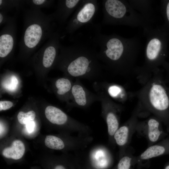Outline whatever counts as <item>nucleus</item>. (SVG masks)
Listing matches in <instances>:
<instances>
[{"label":"nucleus","mask_w":169,"mask_h":169,"mask_svg":"<svg viewBox=\"0 0 169 169\" xmlns=\"http://www.w3.org/2000/svg\"><path fill=\"white\" fill-rule=\"evenodd\" d=\"M73 84L71 81L68 79L62 78L57 79L55 83L57 94L59 96H63L70 93Z\"/></svg>","instance_id":"21"},{"label":"nucleus","mask_w":169,"mask_h":169,"mask_svg":"<svg viewBox=\"0 0 169 169\" xmlns=\"http://www.w3.org/2000/svg\"><path fill=\"white\" fill-rule=\"evenodd\" d=\"M100 26H95L92 41L99 47V51H96L97 56L103 64L104 68L124 76L135 74L141 47L139 38H126L115 33L104 34L101 32Z\"/></svg>","instance_id":"1"},{"label":"nucleus","mask_w":169,"mask_h":169,"mask_svg":"<svg viewBox=\"0 0 169 169\" xmlns=\"http://www.w3.org/2000/svg\"><path fill=\"white\" fill-rule=\"evenodd\" d=\"M70 95L74 105L83 109H87L95 102L99 101L97 95L86 88L81 83L79 79H76L73 84Z\"/></svg>","instance_id":"13"},{"label":"nucleus","mask_w":169,"mask_h":169,"mask_svg":"<svg viewBox=\"0 0 169 169\" xmlns=\"http://www.w3.org/2000/svg\"><path fill=\"white\" fill-rule=\"evenodd\" d=\"M102 4L104 24L141 27L143 28L152 27L153 22L135 10L128 0H104Z\"/></svg>","instance_id":"6"},{"label":"nucleus","mask_w":169,"mask_h":169,"mask_svg":"<svg viewBox=\"0 0 169 169\" xmlns=\"http://www.w3.org/2000/svg\"><path fill=\"white\" fill-rule=\"evenodd\" d=\"M35 116V113L33 110H30L27 113L21 111L18 113L17 118L20 123L22 125H25L29 121L34 120Z\"/></svg>","instance_id":"25"},{"label":"nucleus","mask_w":169,"mask_h":169,"mask_svg":"<svg viewBox=\"0 0 169 169\" xmlns=\"http://www.w3.org/2000/svg\"><path fill=\"white\" fill-rule=\"evenodd\" d=\"M161 121L153 115L145 120L139 121L136 132L138 135L145 137L151 146L158 141L162 134Z\"/></svg>","instance_id":"12"},{"label":"nucleus","mask_w":169,"mask_h":169,"mask_svg":"<svg viewBox=\"0 0 169 169\" xmlns=\"http://www.w3.org/2000/svg\"><path fill=\"white\" fill-rule=\"evenodd\" d=\"M16 15L6 23L0 33V57L4 58L13 51L16 39Z\"/></svg>","instance_id":"11"},{"label":"nucleus","mask_w":169,"mask_h":169,"mask_svg":"<svg viewBox=\"0 0 169 169\" xmlns=\"http://www.w3.org/2000/svg\"><path fill=\"white\" fill-rule=\"evenodd\" d=\"M23 35L19 44L21 54L31 53L47 41L57 30V24L50 14L40 9H25L23 13Z\"/></svg>","instance_id":"5"},{"label":"nucleus","mask_w":169,"mask_h":169,"mask_svg":"<svg viewBox=\"0 0 169 169\" xmlns=\"http://www.w3.org/2000/svg\"><path fill=\"white\" fill-rule=\"evenodd\" d=\"M54 2L51 0H26V4L30 6V8L40 9L41 8H49Z\"/></svg>","instance_id":"22"},{"label":"nucleus","mask_w":169,"mask_h":169,"mask_svg":"<svg viewBox=\"0 0 169 169\" xmlns=\"http://www.w3.org/2000/svg\"><path fill=\"white\" fill-rule=\"evenodd\" d=\"M94 87L99 97V101L101 103V115L107 126L109 143L114 146L115 143L114 136L120 126L123 106L115 102L103 91L95 86L94 85Z\"/></svg>","instance_id":"7"},{"label":"nucleus","mask_w":169,"mask_h":169,"mask_svg":"<svg viewBox=\"0 0 169 169\" xmlns=\"http://www.w3.org/2000/svg\"><path fill=\"white\" fill-rule=\"evenodd\" d=\"M160 9L164 20L163 25L169 31V0L161 1Z\"/></svg>","instance_id":"24"},{"label":"nucleus","mask_w":169,"mask_h":169,"mask_svg":"<svg viewBox=\"0 0 169 169\" xmlns=\"http://www.w3.org/2000/svg\"><path fill=\"white\" fill-rule=\"evenodd\" d=\"M161 66L163 68V70L165 71L169 81V62L166 61Z\"/></svg>","instance_id":"31"},{"label":"nucleus","mask_w":169,"mask_h":169,"mask_svg":"<svg viewBox=\"0 0 169 169\" xmlns=\"http://www.w3.org/2000/svg\"><path fill=\"white\" fill-rule=\"evenodd\" d=\"M94 85L104 91L114 101L122 103L134 97L133 92L127 91L124 86L116 83L96 82Z\"/></svg>","instance_id":"15"},{"label":"nucleus","mask_w":169,"mask_h":169,"mask_svg":"<svg viewBox=\"0 0 169 169\" xmlns=\"http://www.w3.org/2000/svg\"><path fill=\"white\" fill-rule=\"evenodd\" d=\"M26 4V0H0V10L8 13L13 10L18 11Z\"/></svg>","instance_id":"19"},{"label":"nucleus","mask_w":169,"mask_h":169,"mask_svg":"<svg viewBox=\"0 0 169 169\" xmlns=\"http://www.w3.org/2000/svg\"><path fill=\"white\" fill-rule=\"evenodd\" d=\"M141 111L137 104L130 117L119 126L114 134V140L115 144L118 147L120 158L125 153L132 135L136 132Z\"/></svg>","instance_id":"9"},{"label":"nucleus","mask_w":169,"mask_h":169,"mask_svg":"<svg viewBox=\"0 0 169 169\" xmlns=\"http://www.w3.org/2000/svg\"><path fill=\"white\" fill-rule=\"evenodd\" d=\"M25 148L23 143L19 140H16L11 146L5 148L2 152L3 156L7 158L14 160L20 159L24 153Z\"/></svg>","instance_id":"17"},{"label":"nucleus","mask_w":169,"mask_h":169,"mask_svg":"<svg viewBox=\"0 0 169 169\" xmlns=\"http://www.w3.org/2000/svg\"><path fill=\"white\" fill-rule=\"evenodd\" d=\"M132 8L146 18L153 21L152 0H128Z\"/></svg>","instance_id":"16"},{"label":"nucleus","mask_w":169,"mask_h":169,"mask_svg":"<svg viewBox=\"0 0 169 169\" xmlns=\"http://www.w3.org/2000/svg\"><path fill=\"white\" fill-rule=\"evenodd\" d=\"M13 17L9 16L8 13L0 10V26L5 24L8 22Z\"/></svg>","instance_id":"28"},{"label":"nucleus","mask_w":169,"mask_h":169,"mask_svg":"<svg viewBox=\"0 0 169 169\" xmlns=\"http://www.w3.org/2000/svg\"><path fill=\"white\" fill-rule=\"evenodd\" d=\"M53 165L51 169H77L76 158L69 161H58Z\"/></svg>","instance_id":"23"},{"label":"nucleus","mask_w":169,"mask_h":169,"mask_svg":"<svg viewBox=\"0 0 169 169\" xmlns=\"http://www.w3.org/2000/svg\"><path fill=\"white\" fill-rule=\"evenodd\" d=\"M143 29V34L146 39L145 60L142 65L137 67L135 71L142 85L166 61L169 41V31L164 25L155 28L151 27Z\"/></svg>","instance_id":"4"},{"label":"nucleus","mask_w":169,"mask_h":169,"mask_svg":"<svg viewBox=\"0 0 169 169\" xmlns=\"http://www.w3.org/2000/svg\"><path fill=\"white\" fill-rule=\"evenodd\" d=\"M165 151V148L162 145H152L141 154L140 158L142 160H148L163 154Z\"/></svg>","instance_id":"18"},{"label":"nucleus","mask_w":169,"mask_h":169,"mask_svg":"<svg viewBox=\"0 0 169 169\" xmlns=\"http://www.w3.org/2000/svg\"><path fill=\"white\" fill-rule=\"evenodd\" d=\"M81 1V0L58 1L56 10L50 15L57 25H58L59 29L66 24L68 18L76 10Z\"/></svg>","instance_id":"14"},{"label":"nucleus","mask_w":169,"mask_h":169,"mask_svg":"<svg viewBox=\"0 0 169 169\" xmlns=\"http://www.w3.org/2000/svg\"><path fill=\"white\" fill-rule=\"evenodd\" d=\"M127 150L124 155L120 158L115 169H130L132 158Z\"/></svg>","instance_id":"26"},{"label":"nucleus","mask_w":169,"mask_h":169,"mask_svg":"<svg viewBox=\"0 0 169 169\" xmlns=\"http://www.w3.org/2000/svg\"><path fill=\"white\" fill-rule=\"evenodd\" d=\"M67 142L58 136L53 135L46 136L44 141L45 146L49 148L55 150H62L66 148Z\"/></svg>","instance_id":"20"},{"label":"nucleus","mask_w":169,"mask_h":169,"mask_svg":"<svg viewBox=\"0 0 169 169\" xmlns=\"http://www.w3.org/2000/svg\"><path fill=\"white\" fill-rule=\"evenodd\" d=\"M84 158L94 169H108L113 161L112 155L110 151L102 145L92 147Z\"/></svg>","instance_id":"10"},{"label":"nucleus","mask_w":169,"mask_h":169,"mask_svg":"<svg viewBox=\"0 0 169 169\" xmlns=\"http://www.w3.org/2000/svg\"><path fill=\"white\" fill-rule=\"evenodd\" d=\"M13 105L10 101H0V110H6L11 108Z\"/></svg>","instance_id":"29"},{"label":"nucleus","mask_w":169,"mask_h":169,"mask_svg":"<svg viewBox=\"0 0 169 169\" xmlns=\"http://www.w3.org/2000/svg\"><path fill=\"white\" fill-rule=\"evenodd\" d=\"M98 7V1L82 0L65 28V32L72 34L82 26L91 23Z\"/></svg>","instance_id":"8"},{"label":"nucleus","mask_w":169,"mask_h":169,"mask_svg":"<svg viewBox=\"0 0 169 169\" xmlns=\"http://www.w3.org/2000/svg\"><path fill=\"white\" fill-rule=\"evenodd\" d=\"M165 169H169V165L166 166Z\"/></svg>","instance_id":"32"},{"label":"nucleus","mask_w":169,"mask_h":169,"mask_svg":"<svg viewBox=\"0 0 169 169\" xmlns=\"http://www.w3.org/2000/svg\"><path fill=\"white\" fill-rule=\"evenodd\" d=\"M59 52L58 64L71 76L91 80L102 76L104 67L95 49L82 43L67 46L60 44Z\"/></svg>","instance_id":"2"},{"label":"nucleus","mask_w":169,"mask_h":169,"mask_svg":"<svg viewBox=\"0 0 169 169\" xmlns=\"http://www.w3.org/2000/svg\"><path fill=\"white\" fill-rule=\"evenodd\" d=\"M35 126L34 122L33 121H30L26 124V129L28 131L29 133L32 132L34 130Z\"/></svg>","instance_id":"30"},{"label":"nucleus","mask_w":169,"mask_h":169,"mask_svg":"<svg viewBox=\"0 0 169 169\" xmlns=\"http://www.w3.org/2000/svg\"><path fill=\"white\" fill-rule=\"evenodd\" d=\"M163 70L157 69L139 90L133 93L141 112L151 113L161 120H166L169 118V86Z\"/></svg>","instance_id":"3"},{"label":"nucleus","mask_w":169,"mask_h":169,"mask_svg":"<svg viewBox=\"0 0 169 169\" xmlns=\"http://www.w3.org/2000/svg\"><path fill=\"white\" fill-rule=\"evenodd\" d=\"M77 162V169H94L86 161L84 158H82L79 155L76 156Z\"/></svg>","instance_id":"27"}]
</instances>
